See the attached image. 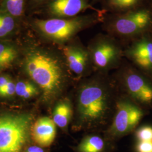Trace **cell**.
<instances>
[{
    "instance_id": "obj_26",
    "label": "cell",
    "mask_w": 152,
    "mask_h": 152,
    "mask_svg": "<svg viewBox=\"0 0 152 152\" xmlns=\"http://www.w3.org/2000/svg\"><path fill=\"white\" fill-rule=\"evenodd\" d=\"M1 0H0V3H1Z\"/></svg>"
},
{
    "instance_id": "obj_17",
    "label": "cell",
    "mask_w": 152,
    "mask_h": 152,
    "mask_svg": "<svg viewBox=\"0 0 152 152\" xmlns=\"http://www.w3.org/2000/svg\"><path fill=\"white\" fill-rule=\"evenodd\" d=\"M73 114L71 103L63 101L57 104L53 112V118L55 125L61 129H65L69 124Z\"/></svg>"
},
{
    "instance_id": "obj_11",
    "label": "cell",
    "mask_w": 152,
    "mask_h": 152,
    "mask_svg": "<svg viewBox=\"0 0 152 152\" xmlns=\"http://www.w3.org/2000/svg\"><path fill=\"white\" fill-rule=\"evenodd\" d=\"M124 55L138 69L152 78V39L142 36L124 51Z\"/></svg>"
},
{
    "instance_id": "obj_21",
    "label": "cell",
    "mask_w": 152,
    "mask_h": 152,
    "mask_svg": "<svg viewBox=\"0 0 152 152\" xmlns=\"http://www.w3.org/2000/svg\"><path fill=\"white\" fill-rule=\"evenodd\" d=\"M49 0H28L26 15L27 18L33 15Z\"/></svg>"
},
{
    "instance_id": "obj_6",
    "label": "cell",
    "mask_w": 152,
    "mask_h": 152,
    "mask_svg": "<svg viewBox=\"0 0 152 152\" xmlns=\"http://www.w3.org/2000/svg\"><path fill=\"white\" fill-rule=\"evenodd\" d=\"M94 69L106 73L118 68L124 51L118 39L108 34L99 33L90 40L87 46Z\"/></svg>"
},
{
    "instance_id": "obj_8",
    "label": "cell",
    "mask_w": 152,
    "mask_h": 152,
    "mask_svg": "<svg viewBox=\"0 0 152 152\" xmlns=\"http://www.w3.org/2000/svg\"><path fill=\"white\" fill-rule=\"evenodd\" d=\"M120 79L128 96L142 107L152 106V78L132 66L120 70Z\"/></svg>"
},
{
    "instance_id": "obj_4",
    "label": "cell",
    "mask_w": 152,
    "mask_h": 152,
    "mask_svg": "<svg viewBox=\"0 0 152 152\" xmlns=\"http://www.w3.org/2000/svg\"><path fill=\"white\" fill-rule=\"evenodd\" d=\"M104 30L115 38L128 39L136 37L151 27L152 17L149 10L135 9L105 16Z\"/></svg>"
},
{
    "instance_id": "obj_25",
    "label": "cell",
    "mask_w": 152,
    "mask_h": 152,
    "mask_svg": "<svg viewBox=\"0 0 152 152\" xmlns=\"http://www.w3.org/2000/svg\"><path fill=\"white\" fill-rule=\"evenodd\" d=\"M26 152H45L41 147L32 146L29 147Z\"/></svg>"
},
{
    "instance_id": "obj_16",
    "label": "cell",
    "mask_w": 152,
    "mask_h": 152,
    "mask_svg": "<svg viewBox=\"0 0 152 152\" xmlns=\"http://www.w3.org/2000/svg\"><path fill=\"white\" fill-rule=\"evenodd\" d=\"M28 0H1L0 9L26 23Z\"/></svg>"
},
{
    "instance_id": "obj_24",
    "label": "cell",
    "mask_w": 152,
    "mask_h": 152,
    "mask_svg": "<svg viewBox=\"0 0 152 152\" xmlns=\"http://www.w3.org/2000/svg\"><path fill=\"white\" fill-rule=\"evenodd\" d=\"M11 80L9 76L5 75L0 76V90L5 87Z\"/></svg>"
},
{
    "instance_id": "obj_22",
    "label": "cell",
    "mask_w": 152,
    "mask_h": 152,
    "mask_svg": "<svg viewBox=\"0 0 152 152\" xmlns=\"http://www.w3.org/2000/svg\"><path fill=\"white\" fill-rule=\"evenodd\" d=\"M15 88L16 85L11 80L5 87L0 90V96L7 98L13 96L16 93Z\"/></svg>"
},
{
    "instance_id": "obj_7",
    "label": "cell",
    "mask_w": 152,
    "mask_h": 152,
    "mask_svg": "<svg viewBox=\"0 0 152 152\" xmlns=\"http://www.w3.org/2000/svg\"><path fill=\"white\" fill-rule=\"evenodd\" d=\"M114 113L112 122L105 132V138L110 141L117 140L135 130L145 112L142 107L127 96L117 100Z\"/></svg>"
},
{
    "instance_id": "obj_18",
    "label": "cell",
    "mask_w": 152,
    "mask_h": 152,
    "mask_svg": "<svg viewBox=\"0 0 152 152\" xmlns=\"http://www.w3.org/2000/svg\"><path fill=\"white\" fill-rule=\"evenodd\" d=\"M140 0H105L104 9L107 12L117 14L137 8Z\"/></svg>"
},
{
    "instance_id": "obj_2",
    "label": "cell",
    "mask_w": 152,
    "mask_h": 152,
    "mask_svg": "<svg viewBox=\"0 0 152 152\" xmlns=\"http://www.w3.org/2000/svg\"><path fill=\"white\" fill-rule=\"evenodd\" d=\"M113 86L104 76H96L83 82L77 95V130L94 129L106 125L115 111Z\"/></svg>"
},
{
    "instance_id": "obj_15",
    "label": "cell",
    "mask_w": 152,
    "mask_h": 152,
    "mask_svg": "<svg viewBox=\"0 0 152 152\" xmlns=\"http://www.w3.org/2000/svg\"><path fill=\"white\" fill-rule=\"evenodd\" d=\"M109 141L97 135H87L76 147V152H109L110 149Z\"/></svg>"
},
{
    "instance_id": "obj_9",
    "label": "cell",
    "mask_w": 152,
    "mask_h": 152,
    "mask_svg": "<svg viewBox=\"0 0 152 152\" xmlns=\"http://www.w3.org/2000/svg\"><path fill=\"white\" fill-rule=\"evenodd\" d=\"M94 0H49L33 15L40 18H72L87 10L107 12L93 6Z\"/></svg>"
},
{
    "instance_id": "obj_19",
    "label": "cell",
    "mask_w": 152,
    "mask_h": 152,
    "mask_svg": "<svg viewBox=\"0 0 152 152\" xmlns=\"http://www.w3.org/2000/svg\"><path fill=\"white\" fill-rule=\"evenodd\" d=\"M15 92L20 97L28 99L37 95L39 90L32 83L22 81L16 83Z\"/></svg>"
},
{
    "instance_id": "obj_14",
    "label": "cell",
    "mask_w": 152,
    "mask_h": 152,
    "mask_svg": "<svg viewBox=\"0 0 152 152\" xmlns=\"http://www.w3.org/2000/svg\"><path fill=\"white\" fill-rule=\"evenodd\" d=\"M20 48L14 40L0 41V71L9 68L19 59Z\"/></svg>"
},
{
    "instance_id": "obj_3",
    "label": "cell",
    "mask_w": 152,
    "mask_h": 152,
    "mask_svg": "<svg viewBox=\"0 0 152 152\" xmlns=\"http://www.w3.org/2000/svg\"><path fill=\"white\" fill-rule=\"evenodd\" d=\"M107 12H92L72 18L27 17L26 26L38 38L60 47L75 38L78 33L103 22Z\"/></svg>"
},
{
    "instance_id": "obj_1",
    "label": "cell",
    "mask_w": 152,
    "mask_h": 152,
    "mask_svg": "<svg viewBox=\"0 0 152 152\" xmlns=\"http://www.w3.org/2000/svg\"><path fill=\"white\" fill-rule=\"evenodd\" d=\"M20 36L25 46L20 49V64L24 72L41 89L46 100H51L61 92L71 72L60 48L45 46L26 26Z\"/></svg>"
},
{
    "instance_id": "obj_23",
    "label": "cell",
    "mask_w": 152,
    "mask_h": 152,
    "mask_svg": "<svg viewBox=\"0 0 152 152\" xmlns=\"http://www.w3.org/2000/svg\"><path fill=\"white\" fill-rule=\"evenodd\" d=\"M136 152H152V141H136Z\"/></svg>"
},
{
    "instance_id": "obj_10",
    "label": "cell",
    "mask_w": 152,
    "mask_h": 152,
    "mask_svg": "<svg viewBox=\"0 0 152 152\" xmlns=\"http://www.w3.org/2000/svg\"><path fill=\"white\" fill-rule=\"evenodd\" d=\"M59 48L72 73L83 77L94 69L88 49L78 36Z\"/></svg>"
},
{
    "instance_id": "obj_20",
    "label": "cell",
    "mask_w": 152,
    "mask_h": 152,
    "mask_svg": "<svg viewBox=\"0 0 152 152\" xmlns=\"http://www.w3.org/2000/svg\"><path fill=\"white\" fill-rule=\"evenodd\" d=\"M136 141H152V126L144 125L135 131Z\"/></svg>"
},
{
    "instance_id": "obj_13",
    "label": "cell",
    "mask_w": 152,
    "mask_h": 152,
    "mask_svg": "<svg viewBox=\"0 0 152 152\" xmlns=\"http://www.w3.org/2000/svg\"><path fill=\"white\" fill-rule=\"evenodd\" d=\"M25 28V22L0 9V41L18 38Z\"/></svg>"
},
{
    "instance_id": "obj_5",
    "label": "cell",
    "mask_w": 152,
    "mask_h": 152,
    "mask_svg": "<svg viewBox=\"0 0 152 152\" xmlns=\"http://www.w3.org/2000/svg\"><path fill=\"white\" fill-rule=\"evenodd\" d=\"M32 117L27 114L0 115V152H21L29 138Z\"/></svg>"
},
{
    "instance_id": "obj_27",
    "label": "cell",
    "mask_w": 152,
    "mask_h": 152,
    "mask_svg": "<svg viewBox=\"0 0 152 152\" xmlns=\"http://www.w3.org/2000/svg\"><path fill=\"white\" fill-rule=\"evenodd\" d=\"M94 1H95V0H94Z\"/></svg>"
},
{
    "instance_id": "obj_12",
    "label": "cell",
    "mask_w": 152,
    "mask_h": 152,
    "mask_svg": "<svg viewBox=\"0 0 152 152\" xmlns=\"http://www.w3.org/2000/svg\"><path fill=\"white\" fill-rule=\"evenodd\" d=\"M56 125L53 119L43 117L33 125L31 134L33 140L40 147H49L56 137Z\"/></svg>"
}]
</instances>
